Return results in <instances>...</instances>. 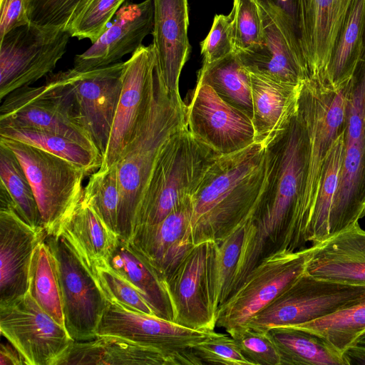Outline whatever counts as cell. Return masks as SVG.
<instances>
[{"mask_svg": "<svg viewBox=\"0 0 365 365\" xmlns=\"http://www.w3.org/2000/svg\"><path fill=\"white\" fill-rule=\"evenodd\" d=\"M127 0H89L66 31L71 37L92 43L103 34L110 19Z\"/></svg>", "mask_w": 365, "mask_h": 365, "instance_id": "obj_41", "label": "cell"}, {"mask_svg": "<svg viewBox=\"0 0 365 365\" xmlns=\"http://www.w3.org/2000/svg\"><path fill=\"white\" fill-rule=\"evenodd\" d=\"M154 25V1L138 4L125 1L103 34L81 54L76 55L74 70L86 71L119 62L123 56L133 53Z\"/></svg>", "mask_w": 365, "mask_h": 365, "instance_id": "obj_21", "label": "cell"}, {"mask_svg": "<svg viewBox=\"0 0 365 365\" xmlns=\"http://www.w3.org/2000/svg\"><path fill=\"white\" fill-rule=\"evenodd\" d=\"M45 240L55 261L67 331L75 341L95 339L107 297L92 269L62 234Z\"/></svg>", "mask_w": 365, "mask_h": 365, "instance_id": "obj_9", "label": "cell"}, {"mask_svg": "<svg viewBox=\"0 0 365 365\" xmlns=\"http://www.w3.org/2000/svg\"><path fill=\"white\" fill-rule=\"evenodd\" d=\"M233 338L252 365H281L279 354L269 331L245 327Z\"/></svg>", "mask_w": 365, "mask_h": 365, "instance_id": "obj_45", "label": "cell"}, {"mask_svg": "<svg viewBox=\"0 0 365 365\" xmlns=\"http://www.w3.org/2000/svg\"><path fill=\"white\" fill-rule=\"evenodd\" d=\"M28 292L47 314L65 327L55 261L45 239L37 245L32 254Z\"/></svg>", "mask_w": 365, "mask_h": 365, "instance_id": "obj_35", "label": "cell"}, {"mask_svg": "<svg viewBox=\"0 0 365 365\" xmlns=\"http://www.w3.org/2000/svg\"><path fill=\"white\" fill-rule=\"evenodd\" d=\"M124 62L86 71L58 72L70 88L81 122L102 157L106 153L122 88Z\"/></svg>", "mask_w": 365, "mask_h": 365, "instance_id": "obj_16", "label": "cell"}, {"mask_svg": "<svg viewBox=\"0 0 365 365\" xmlns=\"http://www.w3.org/2000/svg\"><path fill=\"white\" fill-rule=\"evenodd\" d=\"M306 272L324 280L365 287V230L359 222L304 249Z\"/></svg>", "mask_w": 365, "mask_h": 365, "instance_id": "obj_22", "label": "cell"}, {"mask_svg": "<svg viewBox=\"0 0 365 365\" xmlns=\"http://www.w3.org/2000/svg\"><path fill=\"white\" fill-rule=\"evenodd\" d=\"M351 78L334 86L326 78L309 77L301 86L299 107L306 123L308 150L298 211L306 239L327 160L334 141L344 130Z\"/></svg>", "mask_w": 365, "mask_h": 365, "instance_id": "obj_5", "label": "cell"}, {"mask_svg": "<svg viewBox=\"0 0 365 365\" xmlns=\"http://www.w3.org/2000/svg\"><path fill=\"white\" fill-rule=\"evenodd\" d=\"M58 233L73 245L91 269L96 262L108 259L119 239L83 198Z\"/></svg>", "mask_w": 365, "mask_h": 365, "instance_id": "obj_29", "label": "cell"}, {"mask_svg": "<svg viewBox=\"0 0 365 365\" xmlns=\"http://www.w3.org/2000/svg\"><path fill=\"white\" fill-rule=\"evenodd\" d=\"M26 364L19 351L8 341L0 346V365Z\"/></svg>", "mask_w": 365, "mask_h": 365, "instance_id": "obj_49", "label": "cell"}, {"mask_svg": "<svg viewBox=\"0 0 365 365\" xmlns=\"http://www.w3.org/2000/svg\"><path fill=\"white\" fill-rule=\"evenodd\" d=\"M83 198L107 227L117 234L120 192L115 165L91 174Z\"/></svg>", "mask_w": 365, "mask_h": 365, "instance_id": "obj_39", "label": "cell"}, {"mask_svg": "<svg viewBox=\"0 0 365 365\" xmlns=\"http://www.w3.org/2000/svg\"><path fill=\"white\" fill-rule=\"evenodd\" d=\"M365 37V0H353L326 73L334 86L350 80L361 59Z\"/></svg>", "mask_w": 365, "mask_h": 365, "instance_id": "obj_31", "label": "cell"}, {"mask_svg": "<svg viewBox=\"0 0 365 365\" xmlns=\"http://www.w3.org/2000/svg\"><path fill=\"white\" fill-rule=\"evenodd\" d=\"M288 327L316 334L344 354L365 332V294L352 304L331 314Z\"/></svg>", "mask_w": 365, "mask_h": 365, "instance_id": "obj_34", "label": "cell"}, {"mask_svg": "<svg viewBox=\"0 0 365 365\" xmlns=\"http://www.w3.org/2000/svg\"><path fill=\"white\" fill-rule=\"evenodd\" d=\"M305 271L304 249L278 251L263 257L219 307L216 326L233 337Z\"/></svg>", "mask_w": 365, "mask_h": 365, "instance_id": "obj_11", "label": "cell"}, {"mask_svg": "<svg viewBox=\"0 0 365 365\" xmlns=\"http://www.w3.org/2000/svg\"><path fill=\"white\" fill-rule=\"evenodd\" d=\"M0 180L21 218L31 227L43 229L37 202L26 172L16 155L1 143Z\"/></svg>", "mask_w": 365, "mask_h": 365, "instance_id": "obj_38", "label": "cell"}, {"mask_svg": "<svg viewBox=\"0 0 365 365\" xmlns=\"http://www.w3.org/2000/svg\"><path fill=\"white\" fill-rule=\"evenodd\" d=\"M344 132V130L334 141L325 164L321 185L307 231V241L312 244L327 239L330 213L343 161Z\"/></svg>", "mask_w": 365, "mask_h": 365, "instance_id": "obj_37", "label": "cell"}, {"mask_svg": "<svg viewBox=\"0 0 365 365\" xmlns=\"http://www.w3.org/2000/svg\"><path fill=\"white\" fill-rule=\"evenodd\" d=\"M219 156L199 141L187 125L173 135L156 160L137 211L133 232L160 222L191 197Z\"/></svg>", "mask_w": 365, "mask_h": 365, "instance_id": "obj_4", "label": "cell"}, {"mask_svg": "<svg viewBox=\"0 0 365 365\" xmlns=\"http://www.w3.org/2000/svg\"><path fill=\"white\" fill-rule=\"evenodd\" d=\"M364 216L365 38L362 57L347 96L343 161L330 213L327 239L351 227Z\"/></svg>", "mask_w": 365, "mask_h": 365, "instance_id": "obj_7", "label": "cell"}, {"mask_svg": "<svg viewBox=\"0 0 365 365\" xmlns=\"http://www.w3.org/2000/svg\"><path fill=\"white\" fill-rule=\"evenodd\" d=\"M198 78L209 84L230 106L252 118L250 72L235 51L207 66H202Z\"/></svg>", "mask_w": 365, "mask_h": 365, "instance_id": "obj_32", "label": "cell"}, {"mask_svg": "<svg viewBox=\"0 0 365 365\" xmlns=\"http://www.w3.org/2000/svg\"><path fill=\"white\" fill-rule=\"evenodd\" d=\"M89 0H32L29 18L31 24L65 30Z\"/></svg>", "mask_w": 365, "mask_h": 365, "instance_id": "obj_44", "label": "cell"}, {"mask_svg": "<svg viewBox=\"0 0 365 365\" xmlns=\"http://www.w3.org/2000/svg\"><path fill=\"white\" fill-rule=\"evenodd\" d=\"M192 349L203 364L252 365L230 334L212 331L205 339L194 344Z\"/></svg>", "mask_w": 365, "mask_h": 365, "instance_id": "obj_43", "label": "cell"}, {"mask_svg": "<svg viewBox=\"0 0 365 365\" xmlns=\"http://www.w3.org/2000/svg\"><path fill=\"white\" fill-rule=\"evenodd\" d=\"M0 128L52 132L101 155L81 122L70 88L58 73L48 74L43 85L22 87L6 96L0 107Z\"/></svg>", "mask_w": 365, "mask_h": 365, "instance_id": "obj_6", "label": "cell"}, {"mask_svg": "<svg viewBox=\"0 0 365 365\" xmlns=\"http://www.w3.org/2000/svg\"><path fill=\"white\" fill-rule=\"evenodd\" d=\"M212 331L187 328L109 302L98 327L96 336H116L152 348L168 357L173 365H202L192 346Z\"/></svg>", "mask_w": 365, "mask_h": 365, "instance_id": "obj_13", "label": "cell"}, {"mask_svg": "<svg viewBox=\"0 0 365 365\" xmlns=\"http://www.w3.org/2000/svg\"><path fill=\"white\" fill-rule=\"evenodd\" d=\"M353 0H295L297 36L309 77H326Z\"/></svg>", "mask_w": 365, "mask_h": 365, "instance_id": "obj_20", "label": "cell"}, {"mask_svg": "<svg viewBox=\"0 0 365 365\" xmlns=\"http://www.w3.org/2000/svg\"><path fill=\"white\" fill-rule=\"evenodd\" d=\"M32 0H1L0 39L11 30L27 24Z\"/></svg>", "mask_w": 365, "mask_h": 365, "instance_id": "obj_48", "label": "cell"}, {"mask_svg": "<svg viewBox=\"0 0 365 365\" xmlns=\"http://www.w3.org/2000/svg\"><path fill=\"white\" fill-rule=\"evenodd\" d=\"M191 197L173 210L160 222L137 229L130 242L165 278L194 246L190 222Z\"/></svg>", "mask_w": 365, "mask_h": 365, "instance_id": "obj_24", "label": "cell"}, {"mask_svg": "<svg viewBox=\"0 0 365 365\" xmlns=\"http://www.w3.org/2000/svg\"><path fill=\"white\" fill-rule=\"evenodd\" d=\"M263 36L260 44L245 51H235L251 73L294 86L309 78L307 66L272 18L260 8Z\"/></svg>", "mask_w": 365, "mask_h": 365, "instance_id": "obj_26", "label": "cell"}, {"mask_svg": "<svg viewBox=\"0 0 365 365\" xmlns=\"http://www.w3.org/2000/svg\"><path fill=\"white\" fill-rule=\"evenodd\" d=\"M187 125L186 105L170 91L157 66L147 107L116 163L120 192L117 234L130 241L137 211L158 155L167 140Z\"/></svg>", "mask_w": 365, "mask_h": 365, "instance_id": "obj_3", "label": "cell"}, {"mask_svg": "<svg viewBox=\"0 0 365 365\" xmlns=\"http://www.w3.org/2000/svg\"><path fill=\"white\" fill-rule=\"evenodd\" d=\"M364 294V286L318 279L305 271L245 327L268 331L309 322L343 309Z\"/></svg>", "mask_w": 365, "mask_h": 365, "instance_id": "obj_12", "label": "cell"}, {"mask_svg": "<svg viewBox=\"0 0 365 365\" xmlns=\"http://www.w3.org/2000/svg\"><path fill=\"white\" fill-rule=\"evenodd\" d=\"M276 163L274 144L258 142L219 156L191 196L193 245L219 242L252 220L269 192Z\"/></svg>", "mask_w": 365, "mask_h": 365, "instance_id": "obj_1", "label": "cell"}, {"mask_svg": "<svg viewBox=\"0 0 365 365\" xmlns=\"http://www.w3.org/2000/svg\"><path fill=\"white\" fill-rule=\"evenodd\" d=\"M250 76L256 141L269 148L283 135L295 116L302 83L291 85L251 72Z\"/></svg>", "mask_w": 365, "mask_h": 365, "instance_id": "obj_25", "label": "cell"}, {"mask_svg": "<svg viewBox=\"0 0 365 365\" xmlns=\"http://www.w3.org/2000/svg\"><path fill=\"white\" fill-rule=\"evenodd\" d=\"M92 270L109 302L130 311L155 316L140 292L107 259L96 262Z\"/></svg>", "mask_w": 365, "mask_h": 365, "instance_id": "obj_40", "label": "cell"}, {"mask_svg": "<svg viewBox=\"0 0 365 365\" xmlns=\"http://www.w3.org/2000/svg\"><path fill=\"white\" fill-rule=\"evenodd\" d=\"M0 137L14 139L42 149L83 168L88 175L97 171L102 156L61 135L30 128H0Z\"/></svg>", "mask_w": 365, "mask_h": 365, "instance_id": "obj_36", "label": "cell"}, {"mask_svg": "<svg viewBox=\"0 0 365 365\" xmlns=\"http://www.w3.org/2000/svg\"><path fill=\"white\" fill-rule=\"evenodd\" d=\"M153 1L152 34L158 66L167 88L180 94V76L191 50L187 0Z\"/></svg>", "mask_w": 365, "mask_h": 365, "instance_id": "obj_23", "label": "cell"}, {"mask_svg": "<svg viewBox=\"0 0 365 365\" xmlns=\"http://www.w3.org/2000/svg\"><path fill=\"white\" fill-rule=\"evenodd\" d=\"M208 241L194 245L165 278L174 312L173 322L202 331H215L217 314L207 280Z\"/></svg>", "mask_w": 365, "mask_h": 365, "instance_id": "obj_19", "label": "cell"}, {"mask_svg": "<svg viewBox=\"0 0 365 365\" xmlns=\"http://www.w3.org/2000/svg\"><path fill=\"white\" fill-rule=\"evenodd\" d=\"M233 14L215 15L211 29L200 43L202 66L210 65L235 52L232 35Z\"/></svg>", "mask_w": 365, "mask_h": 365, "instance_id": "obj_46", "label": "cell"}, {"mask_svg": "<svg viewBox=\"0 0 365 365\" xmlns=\"http://www.w3.org/2000/svg\"><path fill=\"white\" fill-rule=\"evenodd\" d=\"M186 121L190 133L220 155L257 142L252 118L222 100L200 78L186 106Z\"/></svg>", "mask_w": 365, "mask_h": 365, "instance_id": "obj_15", "label": "cell"}, {"mask_svg": "<svg viewBox=\"0 0 365 365\" xmlns=\"http://www.w3.org/2000/svg\"><path fill=\"white\" fill-rule=\"evenodd\" d=\"M232 35L235 51L252 48L261 43L263 36L262 14L255 0H234Z\"/></svg>", "mask_w": 365, "mask_h": 365, "instance_id": "obj_42", "label": "cell"}, {"mask_svg": "<svg viewBox=\"0 0 365 365\" xmlns=\"http://www.w3.org/2000/svg\"><path fill=\"white\" fill-rule=\"evenodd\" d=\"M250 222V221H249ZM248 222L219 242L208 241L207 280L211 304L217 314L230 297Z\"/></svg>", "mask_w": 365, "mask_h": 365, "instance_id": "obj_33", "label": "cell"}, {"mask_svg": "<svg viewBox=\"0 0 365 365\" xmlns=\"http://www.w3.org/2000/svg\"><path fill=\"white\" fill-rule=\"evenodd\" d=\"M0 330L26 365H55L75 341L28 292L0 304Z\"/></svg>", "mask_w": 365, "mask_h": 365, "instance_id": "obj_14", "label": "cell"}, {"mask_svg": "<svg viewBox=\"0 0 365 365\" xmlns=\"http://www.w3.org/2000/svg\"><path fill=\"white\" fill-rule=\"evenodd\" d=\"M108 261L140 292L156 317L173 322L165 278L130 241L119 238Z\"/></svg>", "mask_w": 365, "mask_h": 365, "instance_id": "obj_27", "label": "cell"}, {"mask_svg": "<svg viewBox=\"0 0 365 365\" xmlns=\"http://www.w3.org/2000/svg\"><path fill=\"white\" fill-rule=\"evenodd\" d=\"M277 163L264 202L246 227L237 270L248 274L264 257L307 247L299 218V197L308 150V133L299 103L287 130L274 143Z\"/></svg>", "mask_w": 365, "mask_h": 365, "instance_id": "obj_2", "label": "cell"}, {"mask_svg": "<svg viewBox=\"0 0 365 365\" xmlns=\"http://www.w3.org/2000/svg\"><path fill=\"white\" fill-rule=\"evenodd\" d=\"M255 1L272 18L304 61L297 32L295 0Z\"/></svg>", "mask_w": 365, "mask_h": 365, "instance_id": "obj_47", "label": "cell"}, {"mask_svg": "<svg viewBox=\"0 0 365 365\" xmlns=\"http://www.w3.org/2000/svg\"><path fill=\"white\" fill-rule=\"evenodd\" d=\"M344 356L348 365H365V346L353 345L344 352Z\"/></svg>", "mask_w": 365, "mask_h": 365, "instance_id": "obj_50", "label": "cell"}, {"mask_svg": "<svg viewBox=\"0 0 365 365\" xmlns=\"http://www.w3.org/2000/svg\"><path fill=\"white\" fill-rule=\"evenodd\" d=\"M46 236L43 229L34 228L21 218L0 185V304L28 292L32 254Z\"/></svg>", "mask_w": 365, "mask_h": 365, "instance_id": "obj_18", "label": "cell"}, {"mask_svg": "<svg viewBox=\"0 0 365 365\" xmlns=\"http://www.w3.org/2000/svg\"><path fill=\"white\" fill-rule=\"evenodd\" d=\"M158 66L153 43L141 46L124 62L122 88L110 138L98 170L118 162L132 138L147 107L155 83Z\"/></svg>", "mask_w": 365, "mask_h": 365, "instance_id": "obj_17", "label": "cell"}, {"mask_svg": "<svg viewBox=\"0 0 365 365\" xmlns=\"http://www.w3.org/2000/svg\"><path fill=\"white\" fill-rule=\"evenodd\" d=\"M355 344L365 346V332H364L356 341Z\"/></svg>", "mask_w": 365, "mask_h": 365, "instance_id": "obj_51", "label": "cell"}, {"mask_svg": "<svg viewBox=\"0 0 365 365\" xmlns=\"http://www.w3.org/2000/svg\"><path fill=\"white\" fill-rule=\"evenodd\" d=\"M71 35L63 28L29 23L0 39V100L51 73Z\"/></svg>", "mask_w": 365, "mask_h": 365, "instance_id": "obj_10", "label": "cell"}, {"mask_svg": "<svg viewBox=\"0 0 365 365\" xmlns=\"http://www.w3.org/2000/svg\"><path fill=\"white\" fill-rule=\"evenodd\" d=\"M268 331L279 354L281 365H348L344 354L316 334L289 327Z\"/></svg>", "mask_w": 365, "mask_h": 365, "instance_id": "obj_30", "label": "cell"}, {"mask_svg": "<svg viewBox=\"0 0 365 365\" xmlns=\"http://www.w3.org/2000/svg\"><path fill=\"white\" fill-rule=\"evenodd\" d=\"M139 364L173 365L161 352L128 340L98 336L87 341H74L55 365Z\"/></svg>", "mask_w": 365, "mask_h": 365, "instance_id": "obj_28", "label": "cell"}, {"mask_svg": "<svg viewBox=\"0 0 365 365\" xmlns=\"http://www.w3.org/2000/svg\"><path fill=\"white\" fill-rule=\"evenodd\" d=\"M18 158L31 185L46 235L58 233L83 196L82 168L35 146L0 137Z\"/></svg>", "mask_w": 365, "mask_h": 365, "instance_id": "obj_8", "label": "cell"}]
</instances>
